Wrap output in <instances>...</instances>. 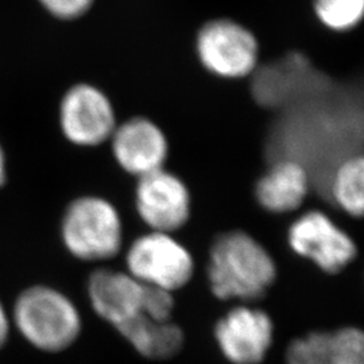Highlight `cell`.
Returning <instances> with one entry per match:
<instances>
[{"mask_svg":"<svg viewBox=\"0 0 364 364\" xmlns=\"http://www.w3.org/2000/svg\"><path fill=\"white\" fill-rule=\"evenodd\" d=\"M6 156L3 147L0 146V186L6 182Z\"/></svg>","mask_w":364,"mask_h":364,"instance_id":"cell-20","label":"cell"},{"mask_svg":"<svg viewBox=\"0 0 364 364\" xmlns=\"http://www.w3.org/2000/svg\"><path fill=\"white\" fill-rule=\"evenodd\" d=\"M215 338L228 362L260 364L273 346V320L262 309L239 305L218 321Z\"/></svg>","mask_w":364,"mask_h":364,"instance_id":"cell-9","label":"cell"},{"mask_svg":"<svg viewBox=\"0 0 364 364\" xmlns=\"http://www.w3.org/2000/svg\"><path fill=\"white\" fill-rule=\"evenodd\" d=\"M329 193L332 200L346 213L362 218L364 208V159L362 156H348L338 161L331 173Z\"/></svg>","mask_w":364,"mask_h":364,"instance_id":"cell-14","label":"cell"},{"mask_svg":"<svg viewBox=\"0 0 364 364\" xmlns=\"http://www.w3.org/2000/svg\"><path fill=\"white\" fill-rule=\"evenodd\" d=\"M313 9L324 26L347 31L363 19L364 0H313Z\"/></svg>","mask_w":364,"mask_h":364,"instance_id":"cell-16","label":"cell"},{"mask_svg":"<svg viewBox=\"0 0 364 364\" xmlns=\"http://www.w3.org/2000/svg\"><path fill=\"white\" fill-rule=\"evenodd\" d=\"M9 335H10V318L7 316L3 304L0 302V348L6 344Z\"/></svg>","mask_w":364,"mask_h":364,"instance_id":"cell-19","label":"cell"},{"mask_svg":"<svg viewBox=\"0 0 364 364\" xmlns=\"http://www.w3.org/2000/svg\"><path fill=\"white\" fill-rule=\"evenodd\" d=\"M287 364H336L332 332L317 331L294 338L287 347Z\"/></svg>","mask_w":364,"mask_h":364,"instance_id":"cell-15","label":"cell"},{"mask_svg":"<svg viewBox=\"0 0 364 364\" xmlns=\"http://www.w3.org/2000/svg\"><path fill=\"white\" fill-rule=\"evenodd\" d=\"M115 329L135 351L151 360L170 359L181 351L183 346L180 326L171 321L159 323L146 314H139Z\"/></svg>","mask_w":364,"mask_h":364,"instance_id":"cell-13","label":"cell"},{"mask_svg":"<svg viewBox=\"0 0 364 364\" xmlns=\"http://www.w3.org/2000/svg\"><path fill=\"white\" fill-rule=\"evenodd\" d=\"M196 50L204 68L221 78L248 76L257 66L259 46L255 36L232 19H213L200 28Z\"/></svg>","mask_w":364,"mask_h":364,"instance_id":"cell-5","label":"cell"},{"mask_svg":"<svg viewBox=\"0 0 364 364\" xmlns=\"http://www.w3.org/2000/svg\"><path fill=\"white\" fill-rule=\"evenodd\" d=\"M126 264L131 277L144 285L170 293L186 287L195 273L192 254L171 234L156 231L131 243Z\"/></svg>","mask_w":364,"mask_h":364,"instance_id":"cell-4","label":"cell"},{"mask_svg":"<svg viewBox=\"0 0 364 364\" xmlns=\"http://www.w3.org/2000/svg\"><path fill=\"white\" fill-rule=\"evenodd\" d=\"M309 186L311 177L306 168L297 159L284 158L260 177L255 196L262 208L272 213H289L302 205Z\"/></svg>","mask_w":364,"mask_h":364,"instance_id":"cell-12","label":"cell"},{"mask_svg":"<svg viewBox=\"0 0 364 364\" xmlns=\"http://www.w3.org/2000/svg\"><path fill=\"white\" fill-rule=\"evenodd\" d=\"M335 363L364 364L363 332L355 326H346L332 332Z\"/></svg>","mask_w":364,"mask_h":364,"instance_id":"cell-17","label":"cell"},{"mask_svg":"<svg viewBox=\"0 0 364 364\" xmlns=\"http://www.w3.org/2000/svg\"><path fill=\"white\" fill-rule=\"evenodd\" d=\"M61 236L66 250L78 259H112L123 245L122 219L108 200L97 196H82L66 208Z\"/></svg>","mask_w":364,"mask_h":364,"instance_id":"cell-3","label":"cell"},{"mask_svg":"<svg viewBox=\"0 0 364 364\" xmlns=\"http://www.w3.org/2000/svg\"><path fill=\"white\" fill-rule=\"evenodd\" d=\"M275 279L273 257L255 237L231 231L215 239L208 263L209 287L215 297L254 302L266 296Z\"/></svg>","mask_w":364,"mask_h":364,"instance_id":"cell-1","label":"cell"},{"mask_svg":"<svg viewBox=\"0 0 364 364\" xmlns=\"http://www.w3.org/2000/svg\"><path fill=\"white\" fill-rule=\"evenodd\" d=\"M60 126L70 144L81 147L105 144L117 129L114 105L95 85H73L61 100Z\"/></svg>","mask_w":364,"mask_h":364,"instance_id":"cell-7","label":"cell"},{"mask_svg":"<svg viewBox=\"0 0 364 364\" xmlns=\"http://www.w3.org/2000/svg\"><path fill=\"white\" fill-rule=\"evenodd\" d=\"M135 205L151 231L171 234L191 216V193L181 178L162 168L139 177Z\"/></svg>","mask_w":364,"mask_h":364,"instance_id":"cell-8","label":"cell"},{"mask_svg":"<svg viewBox=\"0 0 364 364\" xmlns=\"http://www.w3.org/2000/svg\"><path fill=\"white\" fill-rule=\"evenodd\" d=\"M41 6L57 19L72 21L91 10L95 0H38Z\"/></svg>","mask_w":364,"mask_h":364,"instance_id":"cell-18","label":"cell"},{"mask_svg":"<svg viewBox=\"0 0 364 364\" xmlns=\"http://www.w3.org/2000/svg\"><path fill=\"white\" fill-rule=\"evenodd\" d=\"M146 285L129 273L97 270L88 281L93 311L114 328L144 314Z\"/></svg>","mask_w":364,"mask_h":364,"instance_id":"cell-11","label":"cell"},{"mask_svg":"<svg viewBox=\"0 0 364 364\" xmlns=\"http://www.w3.org/2000/svg\"><path fill=\"white\" fill-rule=\"evenodd\" d=\"M109 139L119 166L138 178L162 169L169 153L166 135L147 117L126 120Z\"/></svg>","mask_w":364,"mask_h":364,"instance_id":"cell-10","label":"cell"},{"mask_svg":"<svg viewBox=\"0 0 364 364\" xmlns=\"http://www.w3.org/2000/svg\"><path fill=\"white\" fill-rule=\"evenodd\" d=\"M13 317L22 336L41 351H64L81 333L76 305L53 287L26 289L14 305Z\"/></svg>","mask_w":364,"mask_h":364,"instance_id":"cell-2","label":"cell"},{"mask_svg":"<svg viewBox=\"0 0 364 364\" xmlns=\"http://www.w3.org/2000/svg\"><path fill=\"white\" fill-rule=\"evenodd\" d=\"M289 246L324 273H341L358 255L351 236L321 210H309L289 228Z\"/></svg>","mask_w":364,"mask_h":364,"instance_id":"cell-6","label":"cell"}]
</instances>
